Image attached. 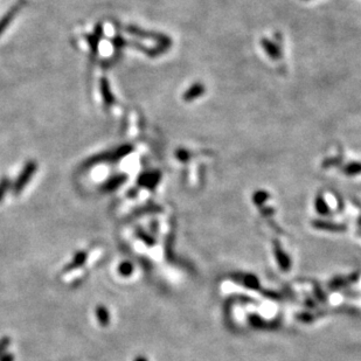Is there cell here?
I'll use <instances>...</instances> for the list:
<instances>
[{
	"mask_svg": "<svg viewBox=\"0 0 361 361\" xmlns=\"http://www.w3.org/2000/svg\"><path fill=\"white\" fill-rule=\"evenodd\" d=\"M95 313H96L97 322H99V324L101 326L107 327L108 325H109L110 322H111V317H110L109 310H108L106 306H104V305H97Z\"/></svg>",
	"mask_w": 361,
	"mask_h": 361,
	"instance_id": "obj_4",
	"label": "cell"
},
{
	"mask_svg": "<svg viewBox=\"0 0 361 361\" xmlns=\"http://www.w3.org/2000/svg\"><path fill=\"white\" fill-rule=\"evenodd\" d=\"M118 272H120V275H122L123 277H127V276H130L133 272L132 263L129 261L120 263V264L118 265Z\"/></svg>",
	"mask_w": 361,
	"mask_h": 361,
	"instance_id": "obj_7",
	"label": "cell"
},
{
	"mask_svg": "<svg viewBox=\"0 0 361 361\" xmlns=\"http://www.w3.org/2000/svg\"><path fill=\"white\" fill-rule=\"evenodd\" d=\"M11 342L12 339L9 338L8 336L2 337V338L0 339V357L7 352V349L9 347V345H11Z\"/></svg>",
	"mask_w": 361,
	"mask_h": 361,
	"instance_id": "obj_8",
	"label": "cell"
},
{
	"mask_svg": "<svg viewBox=\"0 0 361 361\" xmlns=\"http://www.w3.org/2000/svg\"><path fill=\"white\" fill-rule=\"evenodd\" d=\"M36 171V164L34 161H29L28 164L23 167V170L21 173H20L19 178L16 179L14 186H13V192L14 194H19L21 192L27 184L29 183V180L32 179V175L34 174V172Z\"/></svg>",
	"mask_w": 361,
	"mask_h": 361,
	"instance_id": "obj_1",
	"label": "cell"
},
{
	"mask_svg": "<svg viewBox=\"0 0 361 361\" xmlns=\"http://www.w3.org/2000/svg\"><path fill=\"white\" fill-rule=\"evenodd\" d=\"M134 361H147L146 359H145V358L144 357H138L137 358V359L136 360H134Z\"/></svg>",
	"mask_w": 361,
	"mask_h": 361,
	"instance_id": "obj_12",
	"label": "cell"
},
{
	"mask_svg": "<svg viewBox=\"0 0 361 361\" xmlns=\"http://www.w3.org/2000/svg\"><path fill=\"white\" fill-rule=\"evenodd\" d=\"M101 90H102V96H103V100H104V103L107 104V106H113L114 104V96L113 94H111V90H110V87L109 84H108V82L106 80L102 81V84H101Z\"/></svg>",
	"mask_w": 361,
	"mask_h": 361,
	"instance_id": "obj_6",
	"label": "cell"
},
{
	"mask_svg": "<svg viewBox=\"0 0 361 361\" xmlns=\"http://www.w3.org/2000/svg\"><path fill=\"white\" fill-rule=\"evenodd\" d=\"M0 361H14V356L12 353H5L0 357Z\"/></svg>",
	"mask_w": 361,
	"mask_h": 361,
	"instance_id": "obj_11",
	"label": "cell"
},
{
	"mask_svg": "<svg viewBox=\"0 0 361 361\" xmlns=\"http://www.w3.org/2000/svg\"><path fill=\"white\" fill-rule=\"evenodd\" d=\"M137 236H138V238H139V239L143 240V241L145 242V243L148 244V245H153V244H154L153 239H152V238H150V236L145 234V233H144L143 231H141V229H138V231H137Z\"/></svg>",
	"mask_w": 361,
	"mask_h": 361,
	"instance_id": "obj_9",
	"label": "cell"
},
{
	"mask_svg": "<svg viewBox=\"0 0 361 361\" xmlns=\"http://www.w3.org/2000/svg\"><path fill=\"white\" fill-rule=\"evenodd\" d=\"M8 186H9V181L7 179H2V180L0 181V201L4 199L6 192L8 190Z\"/></svg>",
	"mask_w": 361,
	"mask_h": 361,
	"instance_id": "obj_10",
	"label": "cell"
},
{
	"mask_svg": "<svg viewBox=\"0 0 361 361\" xmlns=\"http://www.w3.org/2000/svg\"><path fill=\"white\" fill-rule=\"evenodd\" d=\"M21 4H22V2H19V4L13 6V7L9 9V11L6 13L4 16H2V19L0 20V34H1V33L4 32L6 28H7L9 23L13 21V19H14L15 14H18L20 8H21Z\"/></svg>",
	"mask_w": 361,
	"mask_h": 361,
	"instance_id": "obj_2",
	"label": "cell"
},
{
	"mask_svg": "<svg viewBox=\"0 0 361 361\" xmlns=\"http://www.w3.org/2000/svg\"><path fill=\"white\" fill-rule=\"evenodd\" d=\"M87 258H88V254L86 251L82 250V251L76 252V255L74 256V258L72 259V262H70L69 264L66 265L65 272H70V271H73V270L81 268V266L84 265V263L87 262Z\"/></svg>",
	"mask_w": 361,
	"mask_h": 361,
	"instance_id": "obj_3",
	"label": "cell"
},
{
	"mask_svg": "<svg viewBox=\"0 0 361 361\" xmlns=\"http://www.w3.org/2000/svg\"><path fill=\"white\" fill-rule=\"evenodd\" d=\"M125 175H116V177L111 178L109 179V180L107 181L106 184L103 185L102 190L106 191V192H111V191H115L116 188H118L122 185L124 181H125Z\"/></svg>",
	"mask_w": 361,
	"mask_h": 361,
	"instance_id": "obj_5",
	"label": "cell"
}]
</instances>
